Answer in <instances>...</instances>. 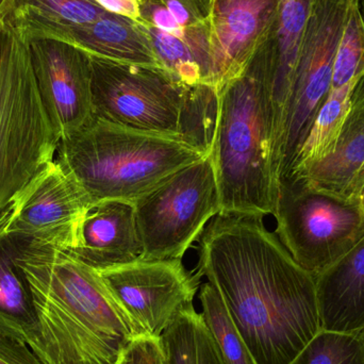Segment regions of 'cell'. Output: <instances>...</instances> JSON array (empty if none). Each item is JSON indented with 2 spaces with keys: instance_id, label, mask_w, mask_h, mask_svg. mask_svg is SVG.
<instances>
[{
  "instance_id": "9",
  "label": "cell",
  "mask_w": 364,
  "mask_h": 364,
  "mask_svg": "<svg viewBox=\"0 0 364 364\" xmlns=\"http://www.w3.org/2000/svg\"><path fill=\"white\" fill-rule=\"evenodd\" d=\"M352 1H310L282 144L280 181L288 173L331 92L336 53Z\"/></svg>"
},
{
  "instance_id": "2",
  "label": "cell",
  "mask_w": 364,
  "mask_h": 364,
  "mask_svg": "<svg viewBox=\"0 0 364 364\" xmlns=\"http://www.w3.org/2000/svg\"><path fill=\"white\" fill-rule=\"evenodd\" d=\"M13 242L38 322L31 350L43 363L117 364L145 336L96 269L55 246Z\"/></svg>"
},
{
  "instance_id": "27",
  "label": "cell",
  "mask_w": 364,
  "mask_h": 364,
  "mask_svg": "<svg viewBox=\"0 0 364 364\" xmlns=\"http://www.w3.org/2000/svg\"><path fill=\"white\" fill-rule=\"evenodd\" d=\"M145 27L164 70L186 85L209 83L207 70L183 41L151 26Z\"/></svg>"
},
{
  "instance_id": "7",
  "label": "cell",
  "mask_w": 364,
  "mask_h": 364,
  "mask_svg": "<svg viewBox=\"0 0 364 364\" xmlns=\"http://www.w3.org/2000/svg\"><path fill=\"white\" fill-rule=\"evenodd\" d=\"M143 245L140 259H182L220 212L211 155L178 172L134 201Z\"/></svg>"
},
{
  "instance_id": "23",
  "label": "cell",
  "mask_w": 364,
  "mask_h": 364,
  "mask_svg": "<svg viewBox=\"0 0 364 364\" xmlns=\"http://www.w3.org/2000/svg\"><path fill=\"white\" fill-rule=\"evenodd\" d=\"M161 340L168 364H226L193 304L182 310Z\"/></svg>"
},
{
  "instance_id": "15",
  "label": "cell",
  "mask_w": 364,
  "mask_h": 364,
  "mask_svg": "<svg viewBox=\"0 0 364 364\" xmlns=\"http://www.w3.org/2000/svg\"><path fill=\"white\" fill-rule=\"evenodd\" d=\"M293 179L341 200L361 203L364 192V76L353 92L350 112L335 153Z\"/></svg>"
},
{
  "instance_id": "24",
  "label": "cell",
  "mask_w": 364,
  "mask_h": 364,
  "mask_svg": "<svg viewBox=\"0 0 364 364\" xmlns=\"http://www.w3.org/2000/svg\"><path fill=\"white\" fill-rule=\"evenodd\" d=\"M220 115V91L210 83L188 85L182 104L179 140L201 155L210 156Z\"/></svg>"
},
{
  "instance_id": "21",
  "label": "cell",
  "mask_w": 364,
  "mask_h": 364,
  "mask_svg": "<svg viewBox=\"0 0 364 364\" xmlns=\"http://www.w3.org/2000/svg\"><path fill=\"white\" fill-rule=\"evenodd\" d=\"M15 257L14 242L0 232V335L32 348L38 322L31 293Z\"/></svg>"
},
{
  "instance_id": "25",
  "label": "cell",
  "mask_w": 364,
  "mask_h": 364,
  "mask_svg": "<svg viewBox=\"0 0 364 364\" xmlns=\"http://www.w3.org/2000/svg\"><path fill=\"white\" fill-rule=\"evenodd\" d=\"M199 289V301L203 308L201 316L225 363L254 364L218 291L209 282Z\"/></svg>"
},
{
  "instance_id": "17",
  "label": "cell",
  "mask_w": 364,
  "mask_h": 364,
  "mask_svg": "<svg viewBox=\"0 0 364 364\" xmlns=\"http://www.w3.org/2000/svg\"><path fill=\"white\" fill-rule=\"evenodd\" d=\"M323 331H364V239L316 277Z\"/></svg>"
},
{
  "instance_id": "33",
  "label": "cell",
  "mask_w": 364,
  "mask_h": 364,
  "mask_svg": "<svg viewBox=\"0 0 364 364\" xmlns=\"http://www.w3.org/2000/svg\"><path fill=\"white\" fill-rule=\"evenodd\" d=\"M117 364H128L127 355H126V352L124 353L123 356H122L121 359H119V360L117 361Z\"/></svg>"
},
{
  "instance_id": "31",
  "label": "cell",
  "mask_w": 364,
  "mask_h": 364,
  "mask_svg": "<svg viewBox=\"0 0 364 364\" xmlns=\"http://www.w3.org/2000/svg\"><path fill=\"white\" fill-rule=\"evenodd\" d=\"M102 10L142 23L139 0H93Z\"/></svg>"
},
{
  "instance_id": "3",
  "label": "cell",
  "mask_w": 364,
  "mask_h": 364,
  "mask_svg": "<svg viewBox=\"0 0 364 364\" xmlns=\"http://www.w3.org/2000/svg\"><path fill=\"white\" fill-rule=\"evenodd\" d=\"M276 31L245 70L220 90L212 161L220 213L273 215L278 184L273 166L272 85ZM218 213V214H220Z\"/></svg>"
},
{
  "instance_id": "5",
  "label": "cell",
  "mask_w": 364,
  "mask_h": 364,
  "mask_svg": "<svg viewBox=\"0 0 364 364\" xmlns=\"http://www.w3.org/2000/svg\"><path fill=\"white\" fill-rule=\"evenodd\" d=\"M59 139L32 68L29 42L0 17V211L55 160Z\"/></svg>"
},
{
  "instance_id": "14",
  "label": "cell",
  "mask_w": 364,
  "mask_h": 364,
  "mask_svg": "<svg viewBox=\"0 0 364 364\" xmlns=\"http://www.w3.org/2000/svg\"><path fill=\"white\" fill-rule=\"evenodd\" d=\"M63 250L96 271L140 259L143 245L134 203L104 200L92 203L79 223L74 247Z\"/></svg>"
},
{
  "instance_id": "6",
  "label": "cell",
  "mask_w": 364,
  "mask_h": 364,
  "mask_svg": "<svg viewBox=\"0 0 364 364\" xmlns=\"http://www.w3.org/2000/svg\"><path fill=\"white\" fill-rule=\"evenodd\" d=\"M275 235L295 261L314 277L364 239V208L308 188L299 179L280 181Z\"/></svg>"
},
{
  "instance_id": "20",
  "label": "cell",
  "mask_w": 364,
  "mask_h": 364,
  "mask_svg": "<svg viewBox=\"0 0 364 364\" xmlns=\"http://www.w3.org/2000/svg\"><path fill=\"white\" fill-rule=\"evenodd\" d=\"M143 25L183 41L203 64L211 81L208 21L212 0H139ZM211 85V83H210Z\"/></svg>"
},
{
  "instance_id": "26",
  "label": "cell",
  "mask_w": 364,
  "mask_h": 364,
  "mask_svg": "<svg viewBox=\"0 0 364 364\" xmlns=\"http://www.w3.org/2000/svg\"><path fill=\"white\" fill-rule=\"evenodd\" d=\"M290 364H364V331H321Z\"/></svg>"
},
{
  "instance_id": "18",
  "label": "cell",
  "mask_w": 364,
  "mask_h": 364,
  "mask_svg": "<svg viewBox=\"0 0 364 364\" xmlns=\"http://www.w3.org/2000/svg\"><path fill=\"white\" fill-rule=\"evenodd\" d=\"M62 42L91 57L164 70L145 25L122 15L106 12L93 23L73 28Z\"/></svg>"
},
{
  "instance_id": "19",
  "label": "cell",
  "mask_w": 364,
  "mask_h": 364,
  "mask_svg": "<svg viewBox=\"0 0 364 364\" xmlns=\"http://www.w3.org/2000/svg\"><path fill=\"white\" fill-rule=\"evenodd\" d=\"M106 11L93 0H6V15L27 38L63 41L73 28L93 23Z\"/></svg>"
},
{
  "instance_id": "1",
  "label": "cell",
  "mask_w": 364,
  "mask_h": 364,
  "mask_svg": "<svg viewBox=\"0 0 364 364\" xmlns=\"http://www.w3.org/2000/svg\"><path fill=\"white\" fill-rule=\"evenodd\" d=\"M263 218H212L200 235L197 275L218 291L254 364H290L322 331L316 277Z\"/></svg>"
},
{
  "instance_id": "12",
  "label": "cell",
  "mask_w": 364,
  "mask_h": 364,
  "mask_svg": "<svg viewBox=\"0 0 364 364\" xmlns=\"http://www.w3.org/2000/svg\"><path fill=\"white\" fill-rule=\"evenodd\" d=\"M29 42L38 91L59 141L94 119L91 58L74 45L53 38Z\"/></svg>"
},
{
  "instance_id": "32",
  "label": "cell",
  "mask_w": 364,
  "mask_h": 364,
  "mask_svg": "<svg viewBox=\"0 0 364 364\" xmlns=\"http://www.w3.org/2000/svg\"><path fill=\"white\" fill-rule=\"evenodd\" d=\"M359 4V12H360L361 19H363V23L364 26V0H358Z\"/></svg>"
},
{
  "instance_id": "30",
  "label": "cell",
  "mask_w": 364,
  "mask_h": 364,
  "mask_svg": "<svg viewBox=\"0 0 364 364\" xmlns=\"http://www.w3.org/2000/svg\"><path fill=\"white\" fill-rule=\"evenodd\" d=\"M0 364H44L27 346L0 335Z\"/></svg>"
},
{
  "instance_id": "28",
  "label": "cell",
  "mask_w": 364,
  "mask_h": 364,
  "mask_svg": "<svg viewBox=\"0 0 364 364\" xmlns=\"http://www.w3.org/2000/svg\"><path fill=\"white\" fill-rule=\"evenodd\" d=\"M364 75V26L358 0H353L333 63L331 89L348 85Z\"/></svg>"
},
{
  "instance_id": "29",
  "label": "cell",
  "mask_w": 364,
  "mask_h": 364,
  "mask_svg": "<svg viewBox=\"0 0 364 364\" xmlns=\"http://www.w3.org/2000/svg\"><path fill=\"white\" fill-rule=\"evenodd\" d=\"M128 364H168L161 338L142 336L126 350Z\"/></svg>"
},
{
  "instance_id": "35",
  "label": "cell",
  "mask_w": 364,
  "mask_h": 364,
  "mask_svg": "<svg viewBox=\"0 0 364 364\" xmlns=\"http://www.w3.org/2000/svg\"><path fill=\"white\" fill-rule=\"evenodd\" d=\"M361 203H363V208H364V192L363 195V198H361Z\"/></svg>"
},
{
  "instance_id": "4",
  "label": "cell",
  "mask_w": 364,
  "mask_h": 364,
  "mask_svg": "<svg viewBox=\"0 0 364 364\" xmlns=\"http://www.w3.org/2000/svg\"><path fill=\"white\" fill-rule=\"evenodd\" d=\"M57 155L93 203H134L181 168L205 157L174 136L140 132L96 117L60 141Z\"/></svg>"
},
{
  "instance_id": "36",
  "label": "cell",
  "mask_w": 364,
  "mask_h": 364,
  "mask_svg": "<svg viewBox=\"0 0 364 364\" xmlns=\"http://www.w3.org/2000/svg\"><path fill=\"white\" fill-rule=\"evenodd\" d=\"M0 17H1V15H0Z\"/></svg>"
},
{
  "instance_id": "22",
  "label": "cell",
  "mask_w": 364,
  "mask_h": 364,
  "mask_svg": "<svg viewBox=\"0 0 364 364\" xmlns=\"http://www.w3.org/2000/svg\"><path fill=\"white\" fill-rule=\"evenodd\" d=\"M361 77H357L343 87L331 90L307 138L282 179L301 176L335 153L350 112L353 92Z\"/></svg>"
},
{
  "instance_id": "34",
  "label": "cell",
  "mask_w": 364,
  "mask_h": 364,
  "mask_svg": "<svg viewBox=\"0 0 364 364\" xmlns=\"http://www.w3.org/2000/svg\"><path fill=\"white\" fill-rule=\"evenodd\" d=\"M6 0H0V15H1L2 10H4V6H6Z\"/></svg>"
},
{
  "instance_id": "11",
  "label": "cell",
  "mask_w": 364,
  "mask_h": 364,
  "mask_svg": "<svg viewBox=\"0 0 364 364\" xmlns=\"http://www.w3.org/2000/svg\"><path fill=\"white\" fill-rule=\"evenodd\" d=\"M97 272L122 309L156 338L192 305L200 278L186 271L181 259H138Z\"/></svg>"
},
{
  "instance_id": "8",
  "label": "cell",
  "mask_w": 364,
  "mask_h": 364,
  "mask_svg": "<svg viewBox=\"0 0 364 364\" xmlns=\"http://www.w3.org/2000/svg\"><path fill=\"white\" fill-rule=\"evenodd\" d=\"M90 58L96 119L179 139L188 85L162 68Z\"/></svg>"
},
{
  "instance_id": "16",
  "label": "cell",
  "mask_w": 364,
  "mask_h": 364,
  "mask_svg": "<svg viewBox=\"0 0 364 364\" xmlns=\"http://www.w3.org/2000/svg\"><path fill=\"white\" fill-rule=\"evenodd\" d=\"M310 1L311 0H279L275 70L271 95L273 166L276 176H280L282 173V144Z\"/></svg>"
},
{
  "instance_id": "10",
  "label": "cell",
  "mask_w": 364,
  "mask_h": 364,
  "mask_svg": "<svg viewBox=\"0 0 364 364\" xmlns=\"http://www.w3.org/2000/svg\"><path fill=\"white\" fill-rule=\"evenodd\" d=\"M92 203L78 182L55 159L0 211V232L23 245L70 250L81 218Z\"/></svg>"
},
{
  "instance_id": "13",
  "label": "cell",
  "mask_w": 364,
  "mask_h": 364,
  "mask_svg": "<svg viewBox=\"0 0 364 364\" xmlns=\"http://www.w3.org/2000/svg\"><path fill=\"white\" fill-rule=\"evenodd\" d=\"M279 0H212L209 34L211 81L218 91L239 76L274 36Z\"/></svg>"
}]
</instances>
